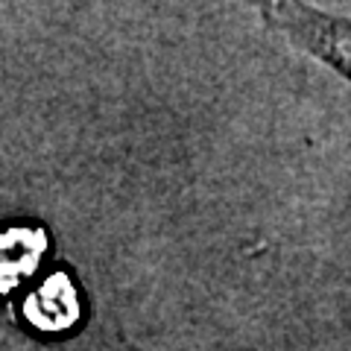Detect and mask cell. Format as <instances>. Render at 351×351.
<instances>
[{
	"instance_id": "obj_1",
	"label": "cell",
	"mask_w": 351,
	"mask_h": 351,
	"mask_svg": "<svg viewBox=\"0 0 351 351\" xmlns=\"http://www.w3.org/2000/svg\"><path fill=\"white\" fill-rule=\"evenodd\" d=\"M80 295H76L73 281L56 272L50 276L41 287L24 302V316L32 328H38L44 334H59L68 331L80 322Z\"/></svg>"
},
{
	"instance_id": "obj_2",
	"label": "cell",
	"mask_w": 351,
	"mask_h": 351,
	"mask_svg": "<svg viewBox=\"0 0 351 351\" xmlns=\"http://www.w3.org/2000/svg\"><path fill=\"white\" fill-rule=\"evenodd\" d=\"M47 252V234L32 226H12L0 232V293L21 287Z\"/></svg>"
}]
</instances>
